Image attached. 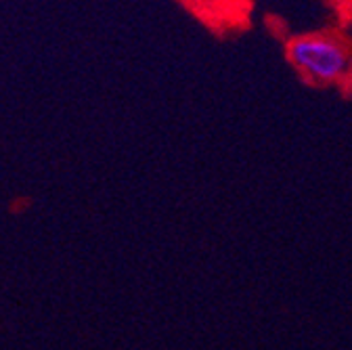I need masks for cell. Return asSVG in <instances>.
I'll use <instances>...</instances> for the list:
<instances>
[{
  "mask_svg": "<svg viewBox=\"0 0 352 350\" xmlns=\"http://www.w3.org/2000/svg\"><path fill=\"white\" fill-rule=\"evenodd\" d=\"M287 57L306 78L319 84H333L348 76L352 55L344 42L325 34H308L294 38L287 47Z\"/></svg>",
  "mask_w": 352,
  "mask_h": 350,
  "instance_id": "6da1fadb",
  "label": "cell"
}]
</instances>
